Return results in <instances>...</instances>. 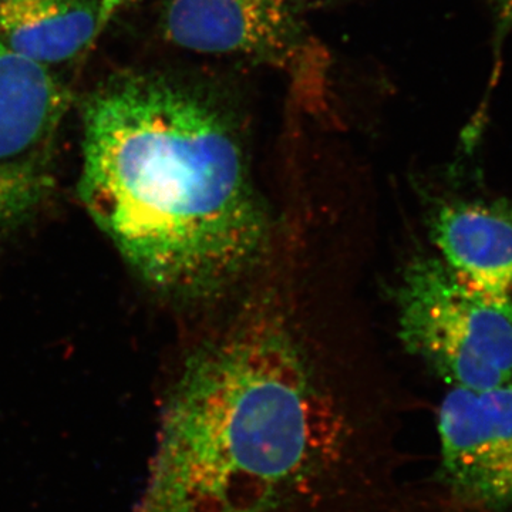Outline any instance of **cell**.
Instances as JSON below:
<instances>
[{
    "mask_svg": "<svg viewBox=\"0 0 512 512\" xmlns=\"http://www.w3.org/2000/svg\"><path fill=\"white\" fill-rule=\"evenodd\" d=\"M406 460L255 312L185 363L140 512H423Z\"/></svg>",
    "mask_w": 512,
    "mask_h": 512,
    "instance_id": "obj_1",
    "label": "cell"
},
{
    "mask_svg": "<svg viewBox=\"0 0 512 512\" xmlns=\"http://www.w3.org/2000/svg\"><path fill=\"white\" fill-rule=\"evenodd\" d=\"M83 126L80 198L146 284L205 299L258 264L268 218L237 116L217 94L126 74L87 99Z\"/></svg>",
    "mask_w": 512,
    "mask_h": 512,
    "instance_id": "obj_2",
    "label": "cell"
},
{
    "mask_svg": "<svg viewBox=\"0 0 512 512\" xmlns=\"http://www.w3.org/2000/svg\"><path fill=\"white\" fill-rule=\"evenodd\" d=\"M399 336L453 387L491 390L512 384V322L440 256L407 266L399 292Z\"/></svg>",
    "mask_w": 512,
    "mask_h": 512,
    "instance_id": "obj_3",
    "label": "cell"
},
{
    "mask_svg": "<svg viewBox=\"0 0 512 512\" xmlns=\"http://www.w3.org/2000/svg\"><path fill=\"white\" fill-rule=\"evenodd\" d=\"M163 30L183 49L269 64L292 77L296 92L322 94L328 56L289 0H165Z\"/></svg>",
    "mask_w": 512,
    "mask_h": 512,
    "instance_id": "obj_4",
    "label": "cell"
},
{
    "mask_svg": "<svg viewBox=\"0 0 512 512\" xmlns=\"http://www.w3.org/2000/svg\"><path fill=\"white\" fill-rule=\"evenodd\" d=\"M69 104L45 66L0 42V227L23 220L45 198L47 151Z\"/></svg>",
    "mask_w": 512,
    "mask_h": 512,
    "instance_id": "obj_5",
    "label": "cell"
},
{
    "mask_svg": "<svg viewBox=\"0 0 512 512\" xmlns=\"http://www.w3.org/2000/svg\"><path fill=\"white\" fill-rule=\"evenodd\" d=\"M440 466L434 474L453 501L512 512V384L491 390L454 387L437 420Z\"/></svg>",
    "mask_w": 512,
    "mask_h": 512,
    "instance_id": "obj_6",
    "label": "cell"
},
{
    "mask_svg": "<svg viewBox=\"0 0 512 512\" xmlns=\"http://www.w3.org/2000/svg\"><path fill=\"white\" fill-rule=\"evenodd\" d=\"M431 231L444 264L512 322V201L450 202Z\"/></svg>",
    "mask_w": 512,
    "mask_h": 512,
    "instance_id": "obj_7",
    "label": "cell"
},
{
    "mask_svg": "<svg viewBox=\"0 0 512 512\" xmlns=\"http://www.w3.org/2000/svg\"><path fill=\"white\" fill-rule=\"evenodd\" d=\"M90 0H2L0 42L40 66L72 60L97 37Z\"/></svg>",
    "mask_w": 512,
    "mask_h": 512,
    "instance_id": "obj_8",
    "label": "cell"
},
{
    "mask_svg": "<svg viewBox=\"0 0 512 512\" xmlns=\"http://www.w3.org/2000/svg\"><path fill=\"white\" fill-rule=\"evenodd\" d=\"M491 23H493V59L494 69L491 73L490 86L498 82L504 43L512 33V0H490Z\"/></svg>",
    "mask_w": 512,
    "mask_h": 512,
    "instance_id": "obj_9",
    "label": "cell"
},
{
    "mask_svg": "<svg viewBox=\"0 0 512 512\" xmlns=\"http://www.w3.org/2000/svg\"><path fill=\"white\" fill-rule=\"evenodd\" d=\"M130 2H133V0H100L97 35H100V33L106 29V26L109 25L110 20L119 13V10Z\"/></svg>",
    "mask_w": 512,
    "mask_h": 512,
    "instance_id": "obj_10",
    "label": "cell"
},
{
    "mask_svg": "<svg viewBox=\"0 0 512 512\" xmlns=\"http://www.w3.org/2000/svg\"><path fill=\"white\" fill-rule=\"evenodd\" d=\"M289 2L293 3V5H296V2H311V0H289Z\"/></svg>",
    "mask_w": 512,
    "mask_h": 512,
    "instance_id": "obj_11",
    "label": "cell"
},
{
    "mask_svg": "<svg viewBox=\"0 0 512 512\" xmlns=\"http://www.w3.org/2000/svg\"><path fill=\"white\" fill-rule=\"evenodd\" d=\"M0 2H2V0H0Z\"/></svg>",
    "mask_w": 512,
    "mask_h": 512,
    "instance_id": "obj_12",
    "label": "cell"
}]
</instances>
